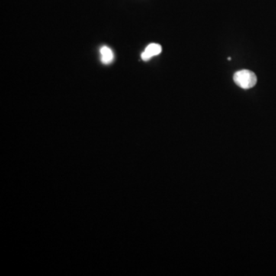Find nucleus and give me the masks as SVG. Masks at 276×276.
Masks as SVG:
<instances>
[{
    "mask_svg": "<svg viewBox=\"0 0 276 276\" xmlns=\"http://www.w3.org/2000/svg\"><path fill=\"white\" fill-rule=\"evenodd\" d=\"M233 80L238 86L243 89L253 88L257 83V77L255 74L246 69L239 71L234 74Z\"/></svg>",
    "mask_w": 276,
    "mask_h": 276,
    "instance_id": "obj_1",
    "label": "nucleus"
},
{
    "mask_svg": "<svg viewBox=\"0 0 276 276\" xmlns=\"http://www.w3.org/2000/svg\"><path fill=\"white\" fill-rule=\"evenodd\" d=\"M161 51H162V47L159 44H156V43L150 44L142 54V59L144 61L150 60L154 56L159 55Z\"/></svg>",
    "mask_w": 276,
    "mask_h": 276,
    "instance_id": "obj_2",
    "label": "nucleus"
},
{
    "mask_svg": "<svg viewBox=\"0 0 276 276\" xmlns=\"http://www.w3.org/2000/svg\"><path fill=\"white\" fill-rule=\"evenodd\" d=\"M101 61L104 64H109L114 59V54L110 48L103 46L101 49Z\"/></svg>",
    "mask_w": 276,
    "mask_h": 276,
    "instance_id": "obj_3",
    "label": "nucleus"
}]
</instances>
